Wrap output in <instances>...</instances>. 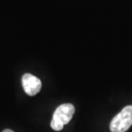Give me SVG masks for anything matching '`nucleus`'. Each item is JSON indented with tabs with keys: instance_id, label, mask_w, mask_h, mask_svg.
I'll return each mask as SVG.
<instances>
[{
	"instance_id": "f257e3e1",
	"label": "nucleus",
	"mask_w": 132,
	"mask_h": 132,
	"mask_svg": "<svg viewBox=\"0 0 132 132\" xmlns=\"http://www.w3.org/2000/svg\"><path fill=\"white\" fill-rule=\"evenodd\" d=\"M75 113V107L72 104L66 103V104L60 105L55 110L51 122V127L52 130L59 131L63 130L64 125L70 123Z\"/></svg>"
},
{
	"instance_id": "f03ea898",
	"label": "nucleus",
	"mask_w": 132,
	"mask_h": 132,
	"mask_svg": "<svg viewBox=\"0 0 132 132\" xmlns=\"http://www.w3.org/2000/svg\"><path fill=\"white\" fill-rule=\"evenodd\" d=\"M132 125V105H127L116 115L110 123L111 132H125Z\"/></svg>"
},
{
	"instance_id": "7ed1b4c3",
	"label": "nucleus",
	"mask_w": 132,
	"mask_h": 132,
	"mask_svg": "<svg viewBox=\"0 0 132 132\" xmlns=\"http://www.w3.org/2000/svg\"><path fill=\"white\" fill-rule=\"evenodd\" d=\"M22 87L25 93L29 96H34L40 91L41 89V81L35 76L31 74H24L22 79Z\"/></svg>"
},
{
	"instance_id": "20e7f679",
	"label": "nucleus",
	"mask_w": 132,
	"mask_h": 132,
	"mask_svg": "<svg viewBox=\"0 0 132 132\" xmlns=\"http://www.w3.org/2000/svg\"><path fill=\"white\" fill-rule=\"evenodd\" d=\"M3 132H14V131L11 130H8V129H7V130H4Z\"/></svg>"
}]
</instances>
